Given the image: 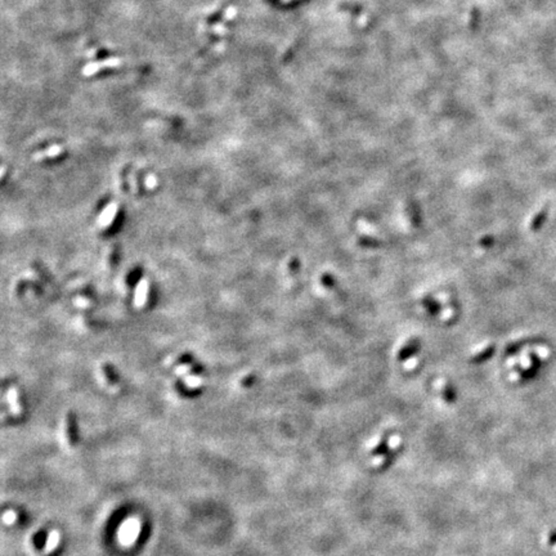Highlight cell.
I'll return each instance as SVG.
<instances>
[{
	"label": "cell",
	"instance_id": "1",
	"mask_svg": "<svg viewBox=\"0 0 556 556\" xmlns=\"http://www.w3.org/2000/svg\"><path fill=\"white\" fill-rule=\"evenodd\" d=\"M63 438L70 447L76 445V425H75L74 415L69 413L63 420Z\"/></svg>",
	"mask_w": 556,
	"mask_h": 556
},
{
	"label": "cell",
	"instance_id": "2",
	"mask_svg": "<svg viewBox=\"0 0 556 556\" xmlns=\"http://www.w3.org/2000/svg\"><path fill=\"white\" fill-rule=\"evenodd\" d=\"M148 294H149V283L147 280L140 281L138 283L137 290H135V298H134V304L137 308H142L146 305L147 300H148Z\"/></svg>",
	"mask_w": 556,
	"mask_h": 556
},
{
	"label": "cell",
	"instance_id": "3",
	"mask_svg": "<svg viewBox=\"0 0 556 556\" xmlns=\"http://www.w3.org/2000/svg\"><path fill=\"white\" fill-rule=\"evenodd\" d=\"M116 213H117V204H115V202H113V204H110V205L103 210L101 217L98 218V224H100V227L101 228L109 227L110 224L113 222V219H115Z\"/></svg>",
	"mask_w": 556,
	"mask_h": 556
},
{
	"label": "cell",
	"instance_id": "4",
	"mask_svg": "<svg viewBox=\"0 0 556 556\" xmlns=\"http://www.w3.org/2000/svg\"><path fill=\"white\" fill-rule=\"evenodd\" d=\"M8 402H9V408H10V412L13 413V415H19V413L22 412V407L21 404H19V398H18V392H17V389L12 388L9 389V392H8Z\"/></svg>",
	"mask_w": 556,
	"mask_h": 556
},
{
	"label": "cell",
	"instance_id": "5",
	"mask_svg": "<svg viewBox=\"0 0 556 556\" xmlns=\"http://www.w3.org/2000/svg\"><path fill=\"white\" fill-rule=\"evenodd\" d=\"M186 384L188 386H197L201 384V380L199 379V377H195V376H190L187 377L186 379Z\"/></svg>",
	"mask_w": 556,
	"mask_h": 556
}]
</instances>
